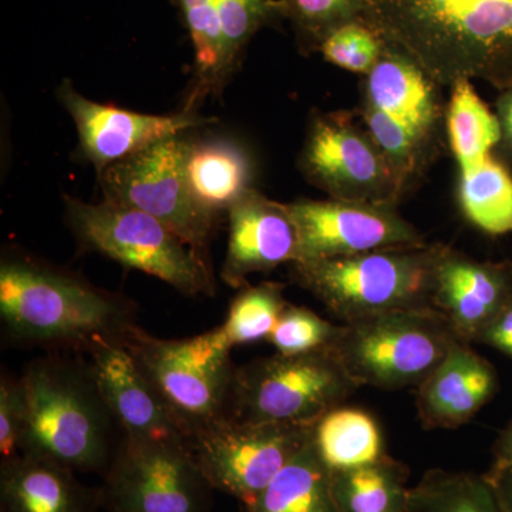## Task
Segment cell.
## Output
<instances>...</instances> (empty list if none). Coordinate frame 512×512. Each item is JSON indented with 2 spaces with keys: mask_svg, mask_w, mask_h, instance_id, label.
<instances>
[{
  "mask_svg": "<svg viewBox=\"0 0 512 512\" xmlns=\"http://www.w3.org/2000/svg\"><path fill=\"white\" fill-rule=\"evenodd\" d=\"M362 18L441 87L512 89V0H366Z\"/></svg>",
  "mask_w": 512,
  "mask_h": 512,
  "instance_id": "1",
  "label": "cell"
},
{
  "mask_svg": "<svg viewBox=\"0 0 512 512\" xmlns=\"http://www.w3.org/2000/svg\"><path fill=\"white\" fill-rule=\"evenodd\" d=\"M0 322L13 345L80 355L94 340H124L138 325L127 299L19 252L0 262Z\"/></svg>",
  "mask_w": 512,
  "mask_h": 512,
  "instance_id": "2",
  "label": "cell"
},
{
  "mask_svg": "<svg viewBox=\"0 0 512 512\" xmlns=\"http://www.w3.org/2000/svg\"><path fill=\"white\" fill-rule=\"evenodd\" d=\"M25 396L22 453L74 473L103 476L124 433L104 402L89 360L80 353H47L20 376Z\"/></svg>",
  "mask_w": 512,
  "mask_h": 512,
  "instance_id": "3",
  "label": "cell"
},
{
  "mask_svg": "<svg viewBox=\"0 0 512 512\" xmlns=\"http://www.w3.org/2000/svg\"><path fill=\"white\" fill-rule=\"evenodd\" d=\"M441 89L419 64L387 45L360 84L359 120L392 165L404 194L446 147Z\"/></svg>",
  "mask_w": 512,
  "mask_h": 512,
  "instance_id": "4",
  "label": "cell"
},
{
  "mask_svg": "<svg viewBox=\"0 0 512 512\" xmlns=\"http://www.w3.org/2000/svg\"><path fill=\"white\" fill-rule=\"evenodd\" d=\"M437 244L293 262L296 284L342 323L431 306ZM433 308V306H431Z\"/></svg>",
  "mask_w": 512,
  "mask_h": 512,
  "instance_id": "5",
  "label": "cell"
},
{
  "mask_svg": "<svg viewBox=\"0 0 512 512\" xmlns=\"http://www.w3.org/2000/svg\"><path fill=\"white\" fill-rule=\"evenodd\" d=\"M66 220L84 251L154 276L183 295L214 296L208 256L146 212L109 201L87 204L66 198Z\"/></svg>",
  "mask_w": 512,
  "mask_h": 512,
  "instance_id": "6",
  "label": "cell"
},
{
  "mask_svg": "<svg viewBox=\"0 0 512 512\" xmlns=\"http://www.w3.org/2000/svg\"><path fill=\"white\" fill-rule=\"evenodd\" d=\"M124 345L185 440L227 416L237 367L220 328L187 339H161L137 325L127 333Z\"/></svg>",
  "mask_w": 512,
  "mask_h": 512,
  "instance_id": "7",
  "label": "cell"
},
{
  "mask_svg": "<svg viewBox=\"0 0 512 512\" xmlns=\"http://www.w3.org/2000/svg\"><path fill=\"white\" fill-rule=\"evenodd\" d=\"M342 325L333 352L357 386L382 390L419 387L460 340L431 306L380 313Z\"/></svg>",
  "mask_w": 512,
  "mask_h": 512,
  "instance_id": "8",
  "label": "cell"
},
{
  "mask_svg": "<svg viewBox=\"0 0 512 512\" xmlns=\"http://www.w3.org/2000/svg\"><path fill=\"white\" fill-rule=\"evenodd\" d=\"M357 387L332 348L276 353L237 367L227 416L313 424L342 406Z\"/></svg>",
  "mask_w": 512,
  "mask_h": 512,
  "instance_id": "9",
  "label": "cell"
},
{
  "mask_svg": "<svg viewBox=\"0 0 512 512\" xmlns=\"http://www.w3.org/2000/svg\"><path fill=\"white\" fill-rule=\"evenodd\" d=\"M313 427L224 416L194 431L187 444L214 491L249 510L312 439Z\"/></svg>",
  "mask_w": 512,
  "mask_h": 512,
  "instance_id": "10",
  "label": "cell"
},
{
  "mask_svg": "<svg viewBox=\"0 0 512 512\" xmlns=\"http://www.w3.org/2000/svg\"><path fill=\"white\" fill-rule=\"evenodd\" d=\"M99 487L104 512H208L214 488L187 441L124 436Z\"/></svg>",
  "mask_w": 512,
  "mask_h": 512,
  "instance_id": "11",
  "label": "cell"
},
{
  "mask_svg": "<svg viewBox=\"0 0 512 512\" xmlns=\"http://www.w3.org/2000/svg\"><path fill=\"white\" fill-rule=\"evenodd\" d=\"M299 170L333 200L397 207L406 195L392 165L350 111L312 117L299 154Z\"/></svg>",
  "mask_w": 512,
  "mask_h": 512,
  "instance_id": "12",
  "label": "cell"
},
{
  "mask_svg": "<svg viewBox=\"0 0 512 512\" xmlns=\"http://www.w3.org/2000/svg\"><path fill=\"white\" fill-rule=\"evenodd\" d=\"M187 136L165 138L110 165L99 174L100 185L104 201L146 212L207 255L220 220L201 211L188 192L183 174Z\"/></svg>",
  "mask_w": 512,
  "mask_h": 512,
  "instance_id": "13",
  "label": "cell"
},
{
  "mask_svg": "<svg viewBox=\"0 0 512 512\" xmlns=\"http://www.w3.org/2000/svg\"><path fill=\"white\" fill-rule=\"evenodd\" d=\"M285 208L298 238L295 262L429 245L394 205L303 198Z\"/></svg>",
  "mask_w": 512,
  "mask_h": 512,
  "instance_id": "14",
  "label": "cell"
},
{
  "mask_svg": "<svg viewBox=\"0 0 512 512\" xmlns=\"http://www.w3.org/2000/svg\"><path fill=\"white\" fill-rule=\"evenodd\" d=\"M57 94L76 124L84 157L97 174L158 141L190 133L211 121L190 109L174 116H151L106 106L77 93L70 82L62 83Z\"/></svg>",
  "mask_w": 512,
  "mask_h": 512,
  "instance_id": "15",
  "label": "cell"
},
{
  "mask_svg": "<svg viewBox=\"0 0 512 512\" xmlns=\"http://www.w3.org/2000/svg\"><path fill=\"white\" fill-rule=\"evenodd\" d=\"M511 298L510 274L504 266L478 262L437 244L431 306L446 318L458 339L477 342Z\"/></svg>",
  "mask_w": 512,
  "mask_h": 512,
  "instance_id": "16",
  "label": "cell"
},
{
  "mask_svg": "<svg viewBox=\"0 0 512 512\" xmlns=\"http://www.w3.org/2000/svg\"><path fill=\"white\" fill-rule=\"evenodd\" d=\"M227 215L228 247L221 268L225 284L245 288L248 276L295 262L298 238L285 204L252 188Z\"/></svg>",
  "mask_w": 512,
  "mask_h": 512,
  "instance_id": "17",
  "label": "cell"
},
{
  "mask_svg": "<svg viewBox=\"0 0 512 512\" xmlns=\"http://www.w3.org/2000/svg\"><path fill=\"white\" fill-rule=\"evenodd\" d=\"M84 356L89 360L104 402L124 436L185 440L156 390L141 373L124 340H94Z\"/></svg>",
  "mask_w": 512,
  "mask_h": 512,
  "instance_id": "18",
  "label": "cell"
},
{
  "mask_svg": "<svg viewBox=\"0 0 512 512\" xmlns=\"http://www.w3.org/2000/svg\"><path fill=\"white\" fill-rule=\"evenodd\" d=\"M495 369L470 343L457 340L439 367L417 387L424 429H456L468 423L497 392Z\"/></svg>",
  "mask_w": 512,
  "mask_h": 512,
  "instance_id": "19",
  "label": "cell"
},
{
  "mask_svg": "<svg viewBox=\"0 0 512 512\" xmlns=\"http://www.w3.org/2000/svg\"><path fill=\"white\" fill-rule=\"evenodd\" d=\"M99 488L69 468L20 454L0 463V512H101Z\"/></svg>",
  "mask_w": 512,
  "mask_h": 512,
  "instance_id": "20",
  "label": "cell"
},
{
  "mask_svg": "<svg viewBox=\"0 0 512 512\" xmlns=\"http://www.w3.org/2000/svg\"><path fill=\"white\" fill-rule=\"evenodd\" d=\"M183 174L194 204L220 220L252 190L254 164L247 148L234 138L187 136Z\"/></svg>",
  "mask_w": 512,
  "mask_h": 512,
  "instance_id": "21",
  "label": "cell"
},
{
  "mask_svg": "<svg viewBox=\"0 0 512 512\" xmlns=\"http://www.w3.org/2000/svg\"><path fill=\"white\" fill-rule=\"evenodd\" d=\"M313 444L332 473L366 466L387 457L382 429L359 407L339 406L313 427Z\"/></svg>",
  "mask_w": 512,
  "mask_h": 512,
  "instance_id": "22",
  "label": "cell"
},
{
  "mask_svg": "<svg viewBox=\"0 0 512 512\" xmlns=\"http://www.w3.org/2000/svg\"><path fill=\"white\" fill-rule=\"evenodd\" d=\"M245 512H338L333 500L332 471L319 457L313 439L282 468L254 507Z\"/></svg>",
  "mask_w": 512,
  "mask_h": 512,
  "instance_id": "23",
  "label": "cell"
},
{
  "mask_svg": "<svg viewBox=\"0 0 512 512\" xmlns=\"http://www.w3.org/2000/svg\"><path fill=\"white\" fill-rule=\"evenodd\" d=\"M410 488L409 470L389 456L332 473L338 512H407Z\"/></svg>",
  "mask_w": 512,
  "mask_h": 512,
  "instance_id": "24",
  "label": "cell"
},
{
  "mask_svg": "<svg viewBox=\"0 0 512 512\" xmlns=\"http://www.w3.org/2000/svg\"><path fill=\"white\" fill-rule=\"evenodd\" d=\"M458 204L474 227L491 235L512 232V177L491 156L458 168Z\"/></svg>",
  "mask_w": 512,
  "mask_h": 512,
  "instance_id": "25",
  "label": "cell"
},
{
  "mask_svg": "<svg viewBox=\"0 0 512 512\" xmlns=\"http://www.w3.org/2000/svg\"><path fill=\"white\" fill-rule=\"evenodd\" d=\"M447 103V143L457 167L476 164L491 156L500 146L501 127L497 114L491 113L468 80L450 87Z\"/></svg>",
  "mask_w": 512,
  "mask_h": 512,
  "instance_id": "26",
  "label": "cell"
},
{
  "mask_svg": "<svg viewBox=\"0 0 512 512\" xmlns=\"http://www.w3.org/2000/svg\"><path fill=\"white\" fill-rule=\"evenodd\" d=\"M407 512H504L485 476L430 470L410 488Z\"/></svg>",
  "mask_w": 512,
  "mask_h": 512,
  "instance_id": "27",
  "label": "cell"
},
{
  "mask_svg": "<svg viewBox=\"0 0 512 512\" xmlns=\"http://www.w3.org/2000/svg\"><path fill=\"white\" fill-rule=\"evenodd\" d=\"M194 47L195 86L190 109L204 94L222 89L228 77L224 67L220 15L217 0H177Z\"/></svg>",
  "mask_w": 512,
  "mask_h": 512,
  "instance_id": "28",
  "label": "cell"
},
{
  "mask_svg": "<svg viewBox=\"0 0 512 512\" xmlns=\"http://www.w3.org/2000/svg\"><path fill=\"white\" fill-rule=\"evenodd\" d=\"M284 289L278 282H262L241 289L229 305L227 319L218 326L231 348L268 340L288 305Z\"/></svg>",
  "mask_w": 512,
  "mask_h": 512,
  "instance_id": "29",
  "label": "cell"
},
{
  "mask_svg": "<svg viewBox=\"0 0 512 512\" xmlns=\"http://www.w3.org/2000/svg\"><path fill=\"white\" fill-rule=\"evenodd\" d=\"M366 0H281L299 45L305 52H319L323 40L345 23L362 18Z\"/></svg>",
  "mask_w": 512,
  "mask_h": 512,
  "instance_id": "30",
  "label": "cell"
},
{
  "mask_svg": "<svg viewBox=\"0 0 512 512\" xmlns=\"http://www.w3.org/2000/svg\"><path fill=\"white\" fill-rule=\"evenodd\" d=\"M343 325L329 322L305 306L286 305L268 342L281 355H303L332 348Z\"/></svg>",
  "mask_w": 512,
  "mask_h": 512,
  "instance_id": "31",
  "label": "cell"
},
{
  "mask_svg": "<svg viewBox=\"0 0 512 512\" xmlns=\"http://www.w3.org/2000/svg\"><path fill=\"white\" fill-rule=\"evenodd\" d=\"M220 15L224 67L229 79L241 59L249 40L276 13H281V2L275 0H217Z\"/></svg>",
  "mask_w": 512,
  "mask_h": 512,
  "instance_id": "32",
  "label": "cell"
},
{
  "mask_svg": "<svg viewBox=\"0 0 512 512\" xmlns=\"http://www.w3.org/2000/svg\"><path fill=\"white\" fill-rule=\"evenodd\" d=\"M384 42L365 19L359 18L333 30L323 40L319 53L326 62L366 76L375 69L384 52Z\"/></svg>",
  "mask_w": 512,
  "mask_h": 512,
  "instance_id": "33",
  "label": "cell"
},
{
  "mask_svg": "<svg viewBox=\"0 0 512 512\" xmlns=\"http://www.w3.org/2000/svg\"><path fill=\"white\" fill-rule=\"evenodd\" d=\"M25 396L20 376L2 372L0 376V463L22 453L25 431Z\"/></svg>",
  "mask_w": 512,
  "mask_h": 512,
  "instance_id": "34",
  "label": "cell"
},
{
  "mask_svg": "<svg viewBox=\"0 0 512 512\" xmlns=\"http://www.w3.org/2000/svg\"><path fill=\"white\" fill-rule=\"evenodd\" d=\"M477 342L493 346L512 357V298L478 336Z\"/></svg>",
  "mask_w": 512,
  "mask_h": 512,
  "instance_id": "35",
  "label": "cell"
},
{
  "mask_svg": "<svg viewBox=\"0 0 512 512\" xmlns=\"http://www.w3.org/2000/svg\"><path fill=\"white\" fill-rule=\"evenodd\" d=\"M497 119L501 127L500 147L512 157V89L498 100Z\"/></svg>",
  "mask_w": 512,
  "mask_h": 512,
  "instance_id": "36",
  "label": "cell"
},
{
  "mask_svg": "<svg viewBox=\"0 0 512 512\" xmlns=\"http://www.w3.org/2000/svg\"><path fill=\"white\" fill-rule=\"evenodd\" d=\"M484 476L493 485L504 512H512V467L497 473H485Z\"/></svg>",
  "mask_w": 512,
  "mask_h": 512,
  "instance_id": "37",
  "label": "cell"
},
{
  "mask_svg": "<svg viewBox=\"0 0 512 512\" xmlns=\"http://www.w3.org/2000/svg\"><path fill=\"white\" fill-rule=\"evenodd\" d=\"M508 467H512V421L495 443L494 460L488 473H497Z\"/></svg>",
  "mask_w": 512,
  "mask_h": 512,
  "instance_id": "38",
  "label": "cell"
}]
</instances>
